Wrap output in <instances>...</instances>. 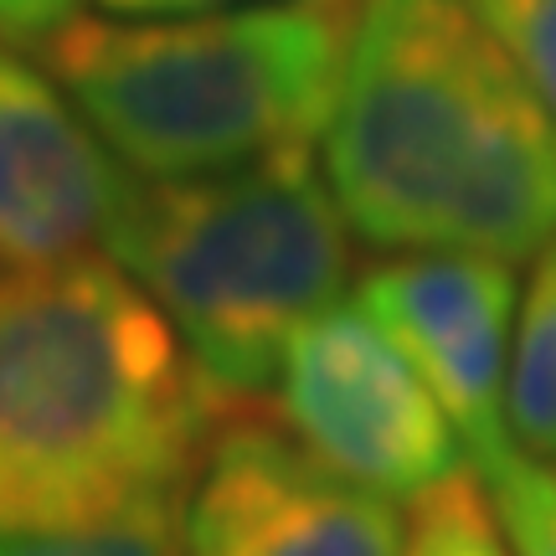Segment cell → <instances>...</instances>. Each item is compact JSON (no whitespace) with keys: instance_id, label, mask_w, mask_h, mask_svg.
<instances>
[{"instance_id":"cell-14","label":"cell","mask_w":556,"mask_h":556,"mask_svg":"<svg viewBox=\"0 0 556 556\" xmlns=\"http://www.w3.org/2000/svg\"><path fill=\"white\" fill-rule=\"evenodd\" d=\"M83 0H0V37L11 41H41L52 37L62 21H73Z\"/></svg>"},{"instance_id":"cell-11","label":"cell","mask_w":556,"mask_h":556,"mask_svg":"<svg viewBox=\"0 0 556 556\" xmlns=\"http://www.w3.org/2000/svg\"><path fill=\"white\" fill-rule=\"evenodd\" d=\"M402 556H520L500 526V510L484 479L469 469L448 475L428 495L413 500Z\"/></svg>"},{"instance_id":"cell-3","label":"cell","mask_w":556,"mask_h":556,"mask_svg":"<svg viewBox=\"0 0 556 556\" xmlns=\"http://www.w3.org/2000/svg\"><path fill=\"white\" fill-rule=\"evenodd\" d=\"M356 0L197 16H73L52 78L139 180H191L309 150L336 114Z\"/></svg>"},{"instance_id":"cell-6","label":"cell","mask_w":556,"mask_h":556,"mask_svg":"<svg viewBox=\"0 0 556 556\" xmlns=\"http://www.w3.org/2000/svg\"><path fill=\"white\" fill-rule=\"evenodd\" d=\"M186 556H402L397 500L319 464L258 402L217 413L186 490Z\"/></svg>"},{"instance_id":"cell-1","label":"cell","mask_w":556,"mask_h":556,"mask_svg":"<svg viewBox=\"0 0 556 556\" xmlns=\"http://www.w3.org/2000/svg\"><path fill=\"white\" fill-rule=\"evenodd\" d=\"M325 176L381 253L526 263L556 242V124L469 0H361Z\"/></svg>"},{"instance_id":"cell-8","label":"cell","mask_w":556,"mask_h":556,"mask_svg":"<svg viewBox=\"0 0 556 556\" xmlns=\"http://www.w3.org/2000/svg\"><path fill=\"white\" fill-rule=\"evenodd\" d=\"M21 47L0 37V268L103 258L139 176Z\"/></svg>"},{"instance_id":"cell-10","label":"cell","mask_w":556,"mask_h":556,"mask_svg":"<svg viewBox=\"0 0 556 556\" xmlns=\"http://www.w3.org/2000/svg\"><path fill=\"white\" fill-rule=\"evenodd\" d=\"M0 556H186L180 500H150L119 516L0 531Z\"/></svg>"},{"instance_id":"cell-9","label":"cell","mask_w":556,"mask_h":556,"mask_svg":"<svg viewBox=\"0 0 556 556\" xmlns=\"http://www.w3.org/2000/svg\"><path fill=\"white\" fill-rule=\"evenodd\" d=\"M531 263V289L520 299L510 340L505 422L520 454L556 464V242Z\"/></svg>"},{"instance_id":"cell-7","label":"cell","mask_w":556,"mask_h":556,"mask_svg":"<svg viewBox=\"0 0 556 556\" xmlns=\"http://www.w3.org/2000/svg\"><path fill=\"white\" fill-rule=\"evenodd\" d=\"M356 299L397 340L417 377L433 387L479 475L516 454L505 422L510 340L520 309L516 263L448 248L387 253L361 274Z\"/></svg>"},{"instance_id":"cell-5","label":"cell","mask_w":556,"mask_h":556,"mask_svg":"<svg viewBox=\"0 0 556 556\" xmlns=\"http://www.w3.org/2000/svg\"><path fill=\"white\" fill-rule=\"evenodd\" d=\"M278 422L336 475L387 500H417L469 469L433 387L366 304L319 309L278 366Z\"/></svg>"},{"instance_id":"cell-4","label":"cell","mask_w":556,"mask_h":556,"mask_svg":"<svg viewBox=\"0 0 556 556\" xmlns=\"http://www.w3.org/2000/svg\"><path fill=\"white\" fill-rule=\"evenodd\" d=\"M351 222L309 150L191 180H139L109 258L135 278L197 371L206 402L274 392L294 336L345 294Z\"/></svg>"},{"instance_id":"cell-15","label":"cell","mask_w":556,"mask_h":556,"mask_svg":"<svg viewBox=\"0 0 556 556\" xmlns=\"http://www.w3.org/2000/svg\"><path fill=\"white\" fill-rule=\"evenodd\" d=\"M114 16H197V11H238V5H304V0H99Z\"/></svg>"},{"instance_id":"cell-12","label":"cell","mask_w":556,"mask_h":556,"mask_svg":"<svg viewBox=\"0 0 556 556\" xmlns=\"http://www.w3.org/2000/svg\"><path fill=\"white\" fill-rule=\"evenodd\" d=\"M479 479H484V490L495 500L510 546L520 556H556V464L516 448Z\"/></svg>"},{"instance_id":"cell-13","label":"cell","mask_w":556,"mask_h":556,"mask_svg":"<svg viewBox=\"0 0 556 556\" xmlns=\"http://www.w3.org/2000/svg\"><path fill=\"white\" fill-rule=\"evenodd\" d=\"M556 124V0H469Z\"/></svg>"},{"instance_id":"cell-2","label":"cell","mask_w":556,"mask_h":556,"mask_svg":"<svg viewBox=\"0 0 556 556\" xmlns=\"http://www.w3.org/2000/svg\"><path fill=\"white\" fill-rule=\"evenodd\" d=\"M217 422L114 258L0 268V531L180 500Z\"/></svg>"}]
</instances>
